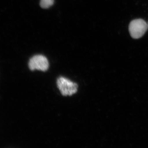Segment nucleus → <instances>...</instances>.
<instances>
[{"label":"nucleus","instance_id":"obj_2","mask_svg":"<svg viewBox=\"0 0 148 148\" xmlns=\"http://www.w3.org/2000/svg\"><path fill=\"white\" fill-rule=\"evenodd\" d=\"M57 87L63 96H71L77 91L78 86L77 83L63 77H60L57 81Z\"/></svg>","mask_w":148,"mask_h":148},{"label":"nucleus","instance_id":"obj_3","mask_svg":"<svg viewBox=\"0 0 148 148\" xmlns=\"http://www.w3.org/2000/svg\"><path fill=\"white\" fill-rule=\"evenodd\" d=\"M49 64L47 58L42 55L33 56L29 60V67L32 71L35 70L45 71L49 68Z\"/></svg>","mask_w":148,"mask_h":148},{"label":"nucleus","instance_id":"obj_1","mask_svg":"<svg viewBox=\"0 0 148 148\" xmlns=\"http://www.w3.org/2000/svg\"><path fill=\"white\" fill-rule=\"evenodd\" d=\"M148 28L147 23L141 18L134 19L129 25V32L132 38L138 39L144 36Z\"/></svg>","mask_w":148,"mask_h":148},{"label":"nucleus","instance_id":"obj_5","mask_svg":"<svg viewBox=\"0 0 148 148\" xmlns=\"http://www.w3.org/2000/svg\"><path fill=\"white\" fill-rule=\"evenodd\" d=\"M147 25H148V23H147Z\"/></svg>","mask_w":148,"mask_h":148},{"label":"nucleus","instance_id":"obj_4","mask_svg":"<svg viewBox=\"0 0 148 148\" xmlns=\"http://www.w3.org/2000/svg\"><path fill=\"white\" fill-rule=\"evenodd\" d=\"M54 0H40V5L42 8L47 9L53 5Z\"/></svg>","mask_w":148,"mask_h":148}]
</instances>
